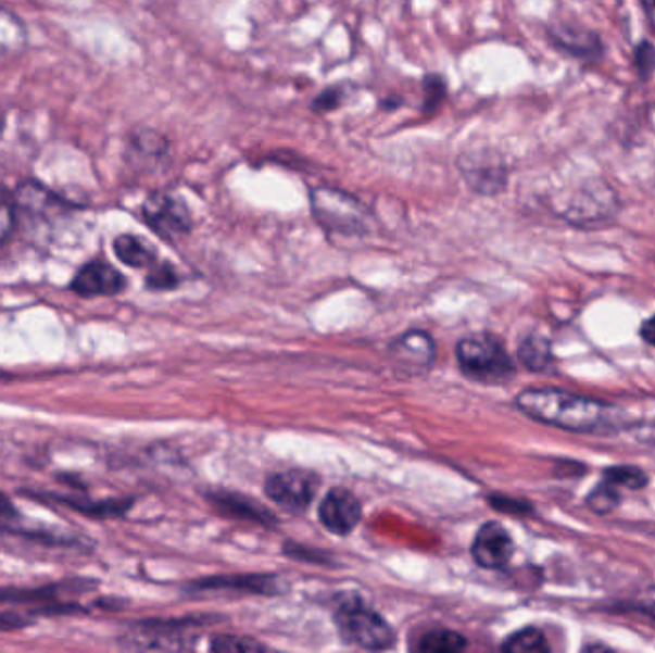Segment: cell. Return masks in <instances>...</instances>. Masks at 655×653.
<instances>
[{
    "mask_svg": "<svg viewBox=\"0 0 655 653\" xmlns=\"http://www.w3.org/2000/svg\"><path fill=\"white\" fill-rule=\"evenodd\" d=\"M516 404L529 418L574 434H602L615 429L617 424V411L612 404L564 389H524Z\"/></svg>",
    "mask_w": 655,
    "mask_h": 653,
    "instance_id": "1",
    "label": "cell"
},
{
    "mask_svg": "<svg viewBox=\"0 0 655 653\" xmlns=\"http://www.w3.org/2000/svg\"><path fill=\"white\" fill-rule=\"evenodd\" d=\"M311 213L316 223L332 235H370L376 223L358 198L333 186H316L311 190Z\"/></svg>",
    "mask_w": 655,
    "mask_h": 653,
    "instance_id": "2",
    "label": "cell"
},
{
    "mask_svg": "<svg viewBox=\"0 0 655 653\" xmlns=\"http://www.w3.org/2000/svg\"><path fill=\"white\" fill-rule=\"evenodd\" d=\"M462 374L471 381L501 386L516 376V364L501 339L493 334H474L456 348Z\"/></svg>",
    "mask_w": 655,
    "mask_h": 653,
    "instance_id": "3",
    "label": "cell"
},
{
    "mask_svg": "<svg viewBox=\"0 0 655 653\" xmlns=\"http://www.w3.org/2000/svg\"><path fill=\"white\" fill-rule=\"evenodd\" d=\"M333 621L340 630V637L348 644L358 645L363 650L381 652L395 645V630L380 613L364 604L361 598L343 597L333 613Z\"/></svg>",
    "mask_w": 655,
    "mask_h": 653,
    "instance_id": "4",
    "label": "cell"
},
{
    "mask_svg": "<svg viewBox=\"0 0 655 653\" xmlns=\"http://www.w3.org/2000/svg\"><path fill=\"white\" fill-rule=\"evenodd\" d=\"M320 479L308 469H286L267 477L268 499L288 512H301L315 499Z\"/></svg>",
    "mask_w": 655,
    "mask_h": 653,
    "instance_id": "5",
    "label": "cell"
},
{
    "mask_svg": "<svg viewBox=\"0 0 655 653\" xmlns=\"http://www.w3.org/2000/svg\"><path fill=\"white\" fill-rule=\"evenodd\" d=\"M617 205L619 200L615 196L614 188L606 183L592 180L582 185L579 190H575L571 200L567 202L564 215L574 225H596L600 221L612 217Z\"/></svg>",
    "mask_w": 655,
    "mask_h": 653,
    "instance_id": "6",
    "label": "cell"
},
{
    "mask_svg": "<svg viewBox=\"0 0 655 653\" xmlns=\"http://www.w3.org/2000/svg\"><path fill=\"white\" fill-rule=\"evenodd\" d=\"M146 225L165 240H177L192 230V217L187 205L175 196L155 192L142 205Z\"/></svg>",
    "mask_w": 655,
    "mask_h": 653,
    "instance_id": "7",
    "label": "cell"
},
{
    "mask_svg": "<svg viewBox=\"0 0 655 653\" xmlns=\"http://www.w3.org/2000/svg\"><path fill=\"white\" fill-rule=\"evenodd\" d=\"M458 169L469 190H474L476 194H501L508 185V169L501 158L494 153H462Z\"/></svg>",
    "mask_w": 655,
    "mask_h": 653,
    "instance_id": "8",
    "label": "cell"
},
{
    "mask_svg": "<svg viewBox=\"0 0 655 653\" xmlns=\"http://www.w3.org/2000/svg\"><path fill=\"white\" fill-rule=\"evenodd\" d=\"M514 539L499 522L479 527L478 535L471 544V556L483 569H502L514 556Z\"/></svg>",
    "mask_w": 655,
    "mask_h": 653,
    "instance_id": "9",
    "label": "cell"
},
{
    "mask_svg": "<svg viewBox=\"0 0 655 653\" xmlns=\"http://www.w3.org/2000/svg\"><path fill=\"white\" fill-rule=\"evenodd\" d=\"M318 517L320 524L333 535H349L361 522L363 506L353 492L336 487L320 502Z\"/></svg>",
    "mask_w": 655,
    "mask_h": 653,
    "instance_id": "10",
    "label": "cell"
},
{
    "mask_svg": "<svg viewBox=\"0 0 655 653\" xmlns=\"http://www.w3.org/2000/svg\"><path fill=\"white\" fill-rule=\"evenodd\" d=\"M72 290L81 298L117 296L125 290V276L104 261H92L83 266L73 278Z\"/></svg>",
    "mask_w": 655,
    "mask_h": 653,
    "instance_id": "11",
    "label": "cell"
},
{
    "mask_svg": "<svg viewBox=\"0 0 655 653\" xmlns=\"http://www.w3.org/2000/svg\"><path fill=\"white\" fill-rule=\"evenodd\" d=\"M389 355L405 368L421 371L429 368L436 361V343L426 331H406L389 343Z\"/></svg>",
    "mask_w": 655,
    "mask_h": 653,
    "instance_id": "12",
    "label": "cell"
},
{
    "mask_svg": "<svg viewBox=\"0 0 655 653\" xmlns=\"http://www.w3.org/2000/svg\"><path fill=\"white\" fill-rule=\"evenodd\" d=\"M551 39L558 49L566 50L567 54H571V56L589 60V58L599 56L602 52L599 35L577 27V25H554L551 29Z\"/></svg>",
    "mask_w": 655,
    "mask_h": 653,
    "instance_id": "13",
    "label": "cell"
},
{
    "mask_svg": "<svg viewBox=\"0 0 655 653\" xmlns=\"http://www.w3.org/2000/svg\"><path fill=\"white\" fill-rule=\"evenodd\" d=\"M114 251L119 261H123L125 265L135 266V268H148V266L152 268L158 259V253L150 243L133 235L115 238Z\"/></svg>",
    "mask_w": 655,
    "mask_h": 653,
    "instance_id": "14",
    "label": "cell"
},
{
    "mask_svg": "<svg viewBox=\"0 0 655 653\" xmlns=\"http://www.w3.org/2000/svg\"><path fill=\"white\" fill-rule=\"evenodd\" d=\"M519 361L526 368L533 372L546 371L552 364L551 341L537 334L527 336L518 349Z\"/></svg>",
    "mask_w": 655,
    "mask_h": 653,
    "instance_id": "15",
    "label": "cell"
},
{
    "mask_svg": "<svg viewBox=\"0 0 655 653\" xmlns=\"http://www.w3.org/2000/svg\"><path fill=\"white\" fill-rule=\"evenodd\" d=\"M468 645L466 638L454 630L437 629L424 635L418 642V650L426 653H456Z\"/></svg>",
    "mask_w": 655,
    "mask_h": 653,
    "instance_id": "16",
    "label": "cell"
},
{
    "mask_svg": "<svg viewBox=\"0 0 655 653\" xmlns=\"http://www.w3.org/2000/svg\"><path fill=\"white\" fill-rule=\"evenodd\" d=\"M502 650L512 653H539L549 652L551 645L546 642V638H544L541 630L527 627V629L518 630V632H514L512 637H508V640L502 644Z\"/></svg>",
    "mask_w": 655,
    "mask_h": 653,
    "instance_id": "17",
    "label": "cell"
},
{
    "mask_svg": "<svg viewBox=\"0 0 655 653\" xmlns=\"http://www.w3.org/2000/svg\"><path fill=\"white\" fill-rule=\"evenodd\" d=\"M602 477L607 484L615 485V487H627L631 491L644 489L650 484L646 472L637 466H612V468L604 469Z\"/></svg>",
    "mask_w": 655,
    "mask_h": 653,
    "instance_id": "18",
    "label": "cell"
},
{
    "mask_svg": "<svg viewBox=\"0 0 655 653\" xmlns=\"http://www.w3.org/2000/svg\"><path fill=\"white\" fill-rule=\"evenodd\" d=\"M619 504H621V494L615 485L607 484V481H602L587 499V506L600 516L612 514L614 510L619 508Z\"/></svg>",
    "mask_w": 655,
    "mask_h": 653,
    "instance_id": "19",
    "label": "cell"
},
{
    "mask_svg": "<svg viewBox=\"0 0 655 653\" xmlns=\"http://www.w3.org/2000/svg\"><path fill=\"white\" fill-rule=\"evenodd\" d=\"M16 217V203L10 198L9 192L0 186V246L9 240L10 233L14 228Z\"/></svg>",
    "mask_w": 655,
    "mask_h": 653,
    "instance_id": "20",
    "label": "cell"
},
{
    "mask_svg": "<svg viewBox=\"0 0 655 653\" xmlns=\"http://www.w3.org/2000/svg\"><path fill=\"white\" fill-rule=\"evenodd\" d=\"M146 282H148V288H152V290H171V288H177V271L173 266L167 265V263L154 265Z\"/></svg>",
    "mask_w": 655,
    "mask_h": 653,
    "instance_id": "21",
    "label": "cell"
},
{
    "mask_svg": "<svg viewBox=\"0 0 655 653\" xmlns=\"http://www.w3.org/2000/svg\"><path fill=\"white\" fill-rule=\"evenodd\" d=\"M424 92H426V100H424V110L426 112H436L439 104L445 100L446 97V85L439 75H429L424 81Z\"/></svg>",
    "mask_w": 655,
    "mask_h": 653,
    "instance_id": "22",
    "label": "cell"
},
{
    "mask_svg": "<svg viewBox=\"0 0 655 653\" xmlns=\"http://www.w3.org/2000/svg\"><path fill=\"white\" fill-rule=\"evenodd\" d=\"M211 650L213 652H261V650H265V645L250 640V638L223 637L217 638L211 644Z\"/></svg>",
    "mask_w": 655,
    "mask_h": 653,
    "instance_id": "23",
    "label": "cell"
},
{
    "mask_svg": "<svg viewBox=\"0 0 655 653\" xmlns=\"http://www.w3.org/2000/svg\"><path fill=\"white\" fill-rule=\"evenodd\" d=\"M634 64L639 70V75L647 81L655 73V47L652 42H640L634 52Z\"/></svg>",
    "mask_w": 655,
    "mask_h": 653,
    "instance_id": "24",
    "label": "cell"
},
{
    "mask_svg": "<svg viewBox=\"0 0 655 653\" xmlns=\"http://www.w3.org/2000/svg\"><path fill=\"white\" fill-rule=\"evenodd\" d=\"M341 100H343V90L340 87L323 90L313 102V110L318 113L333 112L340 108Z\"/></svg>",
    "mask_w": 655,
    "mask_h": 653,
    "instance_id": "25",
    "label": "cell"
},
{
    "mask_svg": "<svg viewBox=\"0 0 655 653\" xmlns=\"http://www.w3.org/2000/svg\"><path fill=\"white\" fill-rule=\"evenodd\" d=\"M491 506L494 510H499V512H506V514H516V516H521V514H531L533 508L527 504V502L516 501V499H508V497H501V494H493L491 499Z\"/></svg>",
    "mask_w": 655,
    "mask_h": 653,
    "instance_id": "26",
    "label": "cell"
},
{
    "mask_svg": "<svg viewBox=\"0 0 655 653\" xmlns=\"http://www.w3.org/2000/svg\"><path fill=\"white\" fill-rule=\"evenodd\" d=\"M27 625L24 617L14 615V613H0V630L20 629Z\"/></svg>",
    "mask_w": 655,
    "mask_h": 653,
    "instance_id": "27",
    "label": "cell"
},
{
    "mask_svg": "<svg viewBox=\"0 0 655 653\" xmlns=\"http://www.w3.org/2000/svg\"><path fill=\"white\" fill-rule=\"evenodd\" d=\"M640 338L644 339L647 346L655 348V315L640 326Z\"/></svg>",
    "mask_w": 655,
    "mask_h": 653,
    "instance_id": "28",
    "label": "cell"
},
{
    "mask_svg": "<svg viewBox=\"0 0 655 653\" xmlns=\"http://www.w3.org/2000/svg\"><path fill=\"white\" fill-rule=\"evenodd\" d=\"M0 516L2 517H12L16 516V508L12 506V502L0 492Z\"/></svg>",
    "mask_w": 655,
    "mask_h": 653,
    "instance_id": "29",
    "label": "cell"
},
{
    "mask_svg": "<svg viewBox=\"0 0 655 653\" xmlns=\"http://www.w3.org/2000/svg\"><path fill=\"white\" fill-rule=\"evenodd\" d=\"M640 4L646 10L647 22H650L655 33V0H640Z\"/></svg>",
    "mask_w": 655,
    "mask_h": 653,
    "instance_id": "30",
    "label": "cell"
},
{
    "mask_svg": "<svg viewBox=\"0 0 655 653\" xmlns=\"http://www.w3.org/2000/svg\"><path fill=\"white\" fill-rule=\"evenodd\" d=\"M0 130H2V122H0Z\"/></svg>",
    "mask_w": 655,
    "mask_h": 653,
    "instance_id": "31",
    "label": "cell"
}]
</instances>
